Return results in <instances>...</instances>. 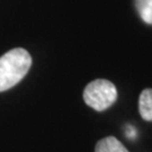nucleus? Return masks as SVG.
I'll return each instance as SVG.
<instances>
[{
	"label": "nucleus",
	"mask_w": 152,
	"mask_h": 152,
	"mask_svg": "<svg viewBox=\"0 0 152 152\" xmlns=\"http://www.w3.org/2000/svg\"><path fill=\"white\" fill-rule=\"evenodd\" d=\"M82 97L89 107L97 112H103L116 102L117 89L109 80L97 79L86 86Z\"/></svg>",
	"instance_id": "f03ea898"
},
{
	"label": "nucleus",
	"mask_w": 152,
	"mask_h": 152,
	"mask_svg": "<svg viewBox=\"0 0 152 152\" xmlns=\"http://www.w3.org/2000/svg\"><path fill=\"white\" fill-rule=\"evenodd\" d=\"M126 135L129 136V137H131V139H133V137H134V136L136 135L135 130H134L133 127H130V131H127V133H126Z\"/></svg>",
	"instance_id": "423d86ee"
},
{
	"label": "nucleus",
	"mask_w": 152,
	"mask_h": 152,
	"mask_svg": "<svg viewBox=\"0 0 152 152\" xmlns=\"http://www.w3.org/2000/svg\"><path fill=\"white\" fill-rule=\"evenodd\" d=\"M95 152H129V150L116 137L106 136L97 142Z\"/></svg>",
	"instance_id": "7ed1b4c3"
},
{
	"label": "nucleus",
	"mask_w": 152,
	"mask_h": 152,
	"mask_svg": "<svg viewBox=\"0 0 152 152\" xmlns=\"http://www.w3.org/2000/svg\"><path fill=\"white\" fill-rule=\"evenodd\" d=\"M139 112L144 121L152 122V89L148 88L139 97Z\"/></svg>",
	"instance_id": "20e7f679"
},
{
	"label": "nucleus",
	"mask_w": 152,
	"mask_h": 152,
	"mask_svg": "<svg viewBox=\"0 0 152 152\" xmlns=\"http://www.w3.org/2000/svg\"><path fill=\"white\" fill-rule=\"evenodd\" d=\"M136 11L143 22L152 25V0H134Z\"/></svg>",
	"instance_id": "39448f33"
},
{
	"label": "nucleus",
	"mask_w": 152,
	"mask_h": 152,
	"mask_svg": "<svg viewBox=\"0 0 152 152\" xmlns=\"http://www.w3.org/2000/svg\"><path fill=\"white\" fill-rule=\"evenodd\" d=\"M32 56L26 50L16 48L0 56V92L16 86L27 75Z\"/></svg>",
	"instance_id": "f257e3e1"
}]
</instances>
